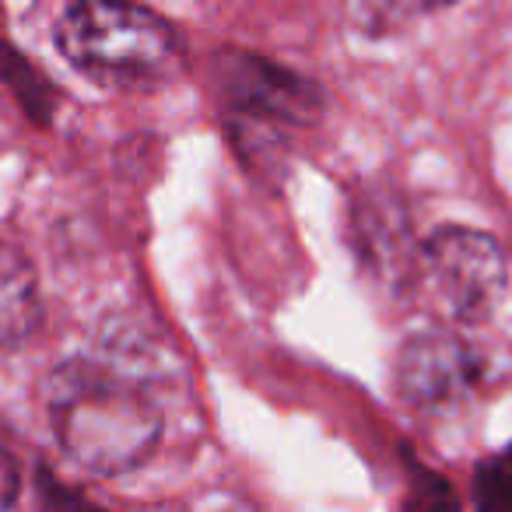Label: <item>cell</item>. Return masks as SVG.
<instances>
[{
    "mask_svg": "<svg viewBox=\"0 0 512 512\" xmlns=\"http://www.w3.org/2000/svg\"><path fill=\"white\" fill-rule=\"evenodd\" d=\"M484 383V358L449 330L418 334L397 355V386L421 411H449Z\"/></svg>",
    "mask_w": 512,
    "mask_h": 512,
    "instance_id": "5b68a950",
    "label": "cell"
},
{
    "mask_svg": "<svg viewBox=\"0 0 512 512\" xmlns=\"http://www.w3.org/2000/svg\"><path fill=\"white\" fill-rule=\"evenodd\" d=\"M57 46L67 64L99 85L148 88L179 64V32L158 11L116 0H85L60 15Z\"/></svg>",
    "mask_w": 512,
    "mask_h": 512,
    "instance_id": "7a4b0ae2",
    "label": "cell"
},
{
    "mask_svg": "<svg viewBox=\"0 0 512 512\" xmlns=\"http://www.w3.org/2000/svg\"><path fill=\"white\" fill-rule=\"evenodd\" d=\"M400 512H460L453 488L442 481L439 474H428V470L414 467L411 484H407L404 509Z\"/></svg>",
    "mask_w": 512,
    "mask_h": 512,
    "instance_id": "9c48e42d",
    "label": "cell"
},
{
    "mask_svg": "<svg viewBox=\"0 0 512 512\" xmlns=\"http://www.w3.org/2000/svg\"><path fill=\"white\" fill-rule=\"evenodd\" d=\"M43 323V299L32 260L11 242H0V355L22 348Z\"/></svg>",
    "mask_w": 512,
    "mask_h": 512,
    "instance_id": "8992f818",
    "label": "cell"
},
{
    "mask_svg": "<svg viewBox=\"0 0 512 512\" xmlns=\"http://www.w3.org/2000/svg\"><path fill=\"white\" fill-rule=\"evenodd\" d=\"M39 502H43V512H106L95 502H88L81 491L60 484L46 470H39Z\"/></svg>",
    "mask_w": 512,
    "mask_h": 512,
    "instance_id": "30bf717a",
    "label": "cell"
},
{
    "mask_svg": "<svg viewBox=\"0 0 512 512\" xmlns=\"http://www.w3.org/2000/svg\"><path fill=\"white\" fill-rule=\"evenodd\" d=\"M214 85L235 134H271L302 130L320 120L323 92L306 74L260 53L225 50L214 60Z\"/></svg>",
    "mask_w": 512,
    "mask_h": 512,
    "instance_id": "3957f363",
    "label": "cell"
},
{
    "mask_svg": "<svg viewBox=\"0 0 512 512\" xmlns=\"http://www.w3.org/2000/svg\"><path fill=\"white\" fill-rule=\"evenodd\" d=\"M421 274L435 302L460 323H484L509 288L505 253L477 228H439L421 246Z\"/></svg>",
    "mask_w": 512,
    "mask_h": 512,
    "instance_id": "277c9868",
    "label": "cell"
},
{
    "mask_svg": "<svg viewBox=\"0 0 512 512\" xmlns=\"http://www.w3.org/2000/svg\"><path fill=\"white\" fill-rule=\"evenodd\" d=\"M0 85L15 95V102L32 120L50 123L53 106H57V92H53V85L43 78V71L4 39V32H0Z\"/></svg>",
    "mask_w": 512,
    "mask_h": 512,
    "instance_id": "52a82bcc",
    "label": "cell"
},
{
    "mask_svg": "<svg viewBox=\"0 0 512 512\" xmlns=\"http://www.w3.org/2000/svg\"><path fill=\"white\" fill-rule=\"evenodd\" d=\"M50 425L67 460L92 474L120 477L155 453L165 414L141 379L74 358L50 379Z\"/></svg>",
    "mask_w": 512,
    "mask_h": 512,
    "instance_id": "6da1fadb",
    "label": "cell"
},
{
    "mask_svg": "<svg viewBox=\"0 0 512 512\" xmlns=\"http://www.w3.org/2000/svg\"><path fill=\"white\" fill-rule=\"evenodd\" d=\"M18 495H22V467L8 449H0V512H11Z\"/></svg>",
    "mask_w": 512,
    "mask_h": 512,
    "instance_id": "8fae6325",
    "label": "cell"
},
{
    "mask_svg": "<svg viewBox=\"0 0 512 512\" xmlns=\"http://www.w3.org/2000/svg\"><path fill=\"white\" fill-rule=\"evenodd\" d=\"M474 498L477 512H512V442L477 467Z\"/></svg>",
    "mask_w": 512,
    "mask_h": 512,
    "instance_id": "ba28073f",
    "label": "cell"
}]
</instances>
